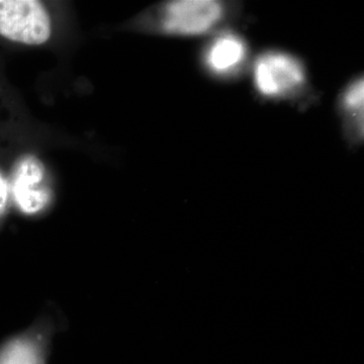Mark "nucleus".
Wrapping results in <instances>:
<instances>
[{
  "instance_id": "obj_6",
  "label": "nucleus",
  "mask_w": 364,
  "mask_h": 364,
  "mask_svg": "<svg viewBox=\"0 0 364 364\" xmlns=\"http://www.w3.org/2000/svg\"><path fill=\"white\" fill-rule=\"evenodd\" d=\"M0 364H43V356L33 342L18 339L0 351Z\"/></svg>"
},
{
  "instance_id": "obj_2",
  "label": "nucleus",
  "mask_w": 364,
  "mask_h": 364,
  "mask_svg": "<svg viewBox=\"0 0 364 364\" xmlns=\"http://www.w3.org/2000/svg\"><path fill=\"white\" fill-rule=\"evenodd\" d=\"M224 7L214 0H181L165 7L163 28L177 35H200L221 21Z\"/></svg>"
},
{
  "instance_id": "obj_4",
  "label": "nucleus",
  "mask_w": 364,
  "mask_h": 364,
  "mask_svg": "<svg viewBox=\"0 0 364 364\" xmlns=\"http://www.w3.org/2000/svg\"><path fill=\"white\" fill-rule=\"evenodd\" d=\"M44 165L36 157L21 160L13 184L14 200L26 214L40 212L51 200L50 189L44 184Z\"/></svg>"
},
{
  "instance_id": "obj_5",
  "label": "nucleus",
  "mask_w": 364,
  "mask_h": 364,
  "mask_svg": "<svg viewBox=\"0 0 364 364\" xmlns=\"http://www.w3.org/2000/svg\"><path fill=\"white\" fill-rule=\"evenodd\" d=\"M246 56V46L240 38L225 35L218 38L208 48L207 65L217 74H227L240 65Z\"/></svg>"
},
{
  "instance_id": "obj_1",
  "label": "nucleus",
  "mask_w": 364,
  "mask_h": 364,
  "mask_svg": "<svg viewBox=\"0 0 364 364\" xmlns=\"http://www.w3.org/2000/svg\"><path fill=\"white\" fill-rule=\"evenodd\" d=\"M0 35L23 44H44L51 36L49 14L36 0H0Z\"/></svg>"
},
{
  "instance_id": "obj_3",
  "label": "nucleus",
  "mask_w": 364,
  "mask_h": 364,
  "mask_svg": "<svg viewBox=\"0 0 364 364\" xmlns=\"http://www.w3.org/2000/svg\"><path fill=\"white\" fill-rule=\"evenodd\" d=\"M255 83L267 97H280L303 85L304 68L298 60L282 53L263 55L256 62Z\"/></svg>"
},
{
  "instance_id": "obj_7",
  "label": "nucleus",
  "mask_w": 364,
  "mask_h": 364,
  "mask_svg": "<svg viewBox=\"0 0 364 364\" xmlns=\"http://www.w3.org/2000/svg\"><path fill=\"white\" fill-rule=\"evenodd\" d=\"M363 79H359L346 91V95L344 97V104L347 109H352V111H354V109H363Z\"/></svg>"
},
{
  "instance_id": "obj_8",
  "label": "nucleus",
  "mask_w": 364,
  "mask_h": 364,
  "mask_svg": "<svg viewBox=\"0 0 364 364\" xmlns=\"http://www.w3.org/2000/svg\"><path fill=\"white\" fill-rule=\"evenodd\" d=\"M7 196V184L6 182L4 181V179L2 178L1 176H0V212H1L2 208L4 207V203H6Z\"/></svg>"
}]
</instances>
